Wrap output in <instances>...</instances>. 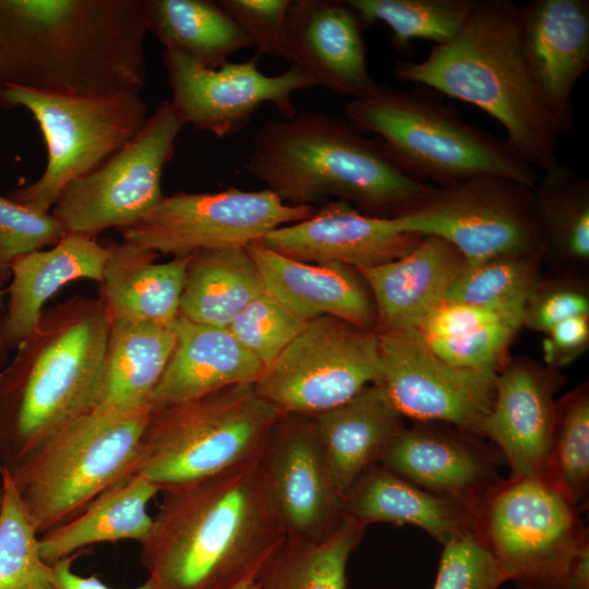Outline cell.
<instances>
[{
  "mask_svg": "<svg viewBox=\"0 0 589 589\" xmlns=\"http://www.w3.org/2000/svg\"><path fill=\"white\" fill-rule=\"evenodd\" d=\"M244 169L287 204L337 196L377 217L401 215L432 187L406 173L346 118L316 111L263 124Z\"/></svg>",
  "mask_w": 589,
  "mask_h": 589,
  "instance_id": "obj_3",
  "label": "cell"
},
{
  "mask_svg": "<svg viewBox=\"0 0 589 589\" xmlns=\"http://www.w3.org/2000/svg\"><path fill=\"white\" fill-rule=\"evenodd\" d=\"M467 263L447 241L423 237L407 254L385 264L357 269L376 309V333L414 327L443 300Z\"/></svg>",
  "mask_w": 589,
  "mask_h": 589,
  "instance_id": "obj_25",
  "label": "cell"
},
{
  "mask_svg": "<svg viewBox=\"0 0 589 589\" xmlns=\"http://www.w3.org/2000/svg\"><path fill=\"white\" fill-rule=\"evenodd\" d=\"M160 489L133 473L96 496L79 515L39 537L41 558L52 565L88 545L137 541L148 536L153 516L147 506Z\"/></svg>",
  "mask_w": 589,
  "mask_h": 589,
  "instance_id": "obj_31",
  "label": "cell"
},
{
  "mask_svg": "<svg viewBox=\"0 0 589 589\" xmlns=\"http://www.w3.org/2000/svg\"><path fill=\"white\" fill-rule=\"evenodd\" d=\"M380 377L377 333L320 316L264 366L254 387L284 414L313 417L350 400Z\"/></svg>",
  "mask_w": 589,
  "mask_h": 589,
  "instance_id": "obj_13",
  "label": "cell"
},
{
  "mask_svg": "<svg viewBox=\"0 0 589 589\" xmlns=\"http://www.w3.org/2000/svg\"><path fill=\"white\" fill-rule=\"evenodd\" d=\"M1 490L0 589H55L51 565L40 556L39 534L5 468L1 474Z\"/></svg>",
  "mask_w": 589,
  "mask_h": 589,
  "instance_id": "obj_39",
  "label": "cell"
},
{
  "mask_svg": "<svg viewBox=\"0 0 589 589\" xmlns=\"http://www.w3.org/2000/svg\"><path fill=\"white\" fill-rule=\"evenodd\" d=\"M519 11L510 0H477L455 38L421 61H397L393 74L483 110L520 158L544 171L560 163V134L522 53Z\"/></svg>",
  "mask_w": 589,
  "mask_h": 589,
  "instance_id": "obj_4",
  "label": "cell"
},
{
  "mask_svg": "<svg viewBox=\"0 0 589 589\" xmlns=\"http://www.w3.org/2000/svg\"><path fill=\"white\" fill-rule=\"evenodd\" d=\"M544 254L585 264L589 260V182L557 163L531 189Z\"/></svg>",
  "mask_w": 589,
  "mask_h": 589,
  "instance_id": "obj_34",
  "label": "cell"
},
{
  "mask_svg": "<svg viewBox=\"0 0 589 589\" xmlns=\"http://www.w3.org/2000/svg\"><path fill=\"white\" fill-rule=\"evenodd\" d=\"M156 256V252L124 240L108 245L98 298L110 320L170 326L179 316L190 255L165 263H155Z\"/></svg>",
  "mask_w": 589,
  "mask_h": 589,
  "instance_id": "obj_30",
  "label": "cell"
},
{
  "mask_svg": "<svg viewBox=\"0 0 589 589\" xmlns=\"http://www.w3.org/2000/svg\"><path fill=\"white\" fill-rule=\"evenodd\" d=\"M344 518L364 528L376 522L416 526L442 545L474 532L476 522L469 506L429 492L382 465L349 490Z\"/></svg>",
  "mask_w": 589,
  "mask_h": 589,
  "instance_id": "obj_28",
  "label": "cell"
},
{
  "mask_svg": "<svg viewBox=\"0 0 589 589\" xmlns=\"http://www.w3.org/2000/svg\"><path fill=\"white\" fill-rule=\"evenodd\" d=\"M175 345L171 326L110 320L89 410L105 412L151 406L152 394Z\"/></svg>",
  "mask_w": 589,
  "mask_h": 589,
  "instance_id": "obj_29",
  "label": "cell"
},
{
  "mask_svg": "<svg viewBox=\"0 0 589 589\" xmlns=\"http://www.w3.org/2000/svg\"><path fill=\"white\" fill-rule=\"evenodd\" d=\"M287 539L321 541L344 520L339 490L311 417L284 414L261 457Z\"/></svg>",
  "mask_w": 589,
  "mask_h": 589,
  "instance_id": "obj_17",
  "label": "cell"
},
{
  "mask_svg": "<svg viewBox=\"0 0 589 589\" xmlns=\"http://www.w3.org/2000/svg\"><path fill=\"white\" fill-rule=\"evenodd\" d=\"M474 515V534L520 589H564L589 541L578 508L540 478L503 479Z\"/></svg>",
  "mask_w": 589,
  "mask_h": 589,
  "instance_id": "obj_10",
  "label": "cell"
},
{
  "mask_svg": "<svg viewBox=\"0 0 589 589\" xmlns=\"http://www.w3.org/2000/svg\"><path fill=\"white\" fill-rule=\"evenodd\" d=\"M147 34L143 0H0V89L140 93Z\"/></svg>",
  "mask_w": 589,
  "mask_h": 589,
  "instance_id": "obj_2",
  "label": "cell"
},
{
  "mask_svg": "<svg viewBox=\"0 0 589 589\" xmlns=\"http://www.w3.org/2000/svg\"><path fill=\"white\" fill-rule=\"evenodd\" d=\"M522 325L521 320L507 318L461 336L424 340L436 356L449 364L498 372L503 353Z\"/></svg>",
  "mask_w": 589,
  "mask_h": 589,
  "instance_id": "obj_43",
  "label": "cell"
},
{
  "mask_svg": "<svg viewBox=\"0 0 589 589\" xmlns=\"http://www.w3.org/2000/svg\"><path fill=\"white\" fill-rule=\"evenodd\" d=\"M422 238L405 231L396 217L371 216L337 200L304 220L268 232L260 241L303 262H337L362 269L401 257Z\"/></svg>",
  "mask_w": 589,
  "mask_h": 589,
  "instance_id": "obj_20",
  "label": "cell"
},
{
  "mask_svg": "<svg viewBox=\"0 0 589 589\" xmlns=\"http://www.w3.org/2000/svg\"><path fill=\"white\" fill-rule=\"evenodd\" d=\"M543 255L540 248L466 265L444 299L525 313L529 297L541 281Z\"/></svg>",
  "mask_w": 589,
  "mask_h": 589,
  "instance_id": "obj_37",
  "label": "cell"
},
{
  "mask_svg": "<svg viewBox=\"0 0 589 589\" xmlns=\"http://www.w3.org/2000/svg\"><path fill=\"white\" fill-rule=\"evenodd\" d=\"M63 236L51 212H37L0 195V289L17 257L52 247Z\"/></svg>",
  "mask_w": 589,
  "mask_h": 589,
  "instance_id": "obj_41",
  "label": "cell"
},
{
  "mask_svg": "<svg viewBox=\"0 0 589 589\" xmlns=\"http://www.w3.org/2000/svg\"><path fill=\"white\" fill-rule=\"evenodd\" d=\"M332 474L347 495L368 471L381 465L402 417L378 383L364 387L350 400L311 417Z\"/></svg>",
  "mask_w": 589,
  "mask_h": 589,
  "instance_id": "obj_27",
  "label": "cell"
},
{
  "mask_svg": "<svg viewBox=\"0 0 589 589\" xmlns=\"http://www.w3.org/2000/svg\"><path fill=\"white\" fill-rule=\"evenodd\" d=\"M259 58L255 53L244 62L227 61L211 69L164 49L161 61L171 91L169 103L185 125L217 137L247 128L262 104H273L283 118L293 117L292 94L316 83L294 64L281 74L266 75L257 68Z\"/></svg>",
  "mask_w": 589,
  "mask_h": 589,
  "instance_id": "obj_16",
  "label": "cell"
},
{
  "mask_svg": "<svg viewBox=\"0 0 589 589\" xmlns=\"http://www.w3.org/2000/svg\"><path fill=\"white\" fill-rule=\"evenodd\" d=\"M589 342V315L564 320L546 333L543 340L545 362L553 368L565 365L581 354Z\"/></svg>",
  "mask_w": 589,
  "mask_h": 589,
  "instance_id": "obj_47",
  "label": "cell"
},
{
  "mask_svg": "<svg viewBox=\"0 0 589 589\" xmlns=\"http://www.w3.org/2000/svg\"><path fill=\"white\" fill-rule=\"evenodd\" d=\"M151 406L87 412L7 469L39 537L79 515L96 496L133 474Z\"/></svg>",
  "mask_w": 589,
  "mask_h": 589,
  "instance_id": "obj_8",
  "label": "cell"
},
{
  "mask_svg": "<svg viewBox=\"0 0 589 589\" xmlns=\"http://www.w3.org/2000/svg\"><path fill=\"white\" fill-rule=\"evenodd\" d=\"M256 49L290 62L287 45V14L290 0H217Z\"/></svg>",
  "mask_w": 589,
  "mask_h": 589,
  "instance_id": "obj_44",
  "label": "cell"
},
{
  "mask_svg": "<svg viewBox=\"0 0 589 589\" xmlns=\"http://www.w3.org/2000/svg\"><path fill=\"white\" fill-rule=\"evenodd\" d=\"M141 562L154 589L256 581L287 540L261 458L164 490Z\"/></svg>",
  "mask_w": 589,
  "mask_h": 589,
  "instance_id": "obj_1",
  "label": "cell"
},
{
  "mask_svg": "<svg viewBox=\"0 0 589 589\" xmlns=\"http://www.w3.org/2000/svg\"><path fill=\"white\" fill-rule=\"evenodd\" d=\"M532 188L497 175L432 185L397 216L400 227L450 243L467 266L543 248Z\"/></svg>",
  "mask_w": 589,
  "mask_h": 589,
  "instance_id": "obj_11",
  "label": "cell"
},
{
  "mask_svg": "<svg viewBox=\"0 0 589 589\" xmlns=\"http://www.w3.org/2000/svg\"><path fill=\"white\" fill-rule=\"evenodd\" d=\"M184 125L169 100L160 103L132 140L63 189L51 209L62 232L96 238L158 205L164 169Z\"/></svg>",
  "mask_w": 589,
  "mask_h": 589,
  "instance_id": "obj_12",
  "label": "cell"
},
{
  "mask_svg": "<svg viewBox=\"0 0 589 589\" xmlns=\"http://www.w3.org/2000/svg\"><path fill=\"white\" fill-rule=\"evenodd\" d=\"M377 335V383L402 418L447 424L482 437V425L494 399L496 371L447 363L414 327Z\"/></svg>",
  "mask_w": 589,
  "mask_h": 589,
  "instance_id": "obj_15",
  "label": "cell"
},
{
  "mask_svg": "<svg viewBox=\"0 0 589 589\" xmlns=\"http://www.w3.org/2000/svg\"><path fill=\"white\" fill-rule=\"evenodd\" d=\"M110 317L103 301L81 294L41 313L0 371V454L11 469L60 428L87 412Z\"/></svg>",
  "mask_w": 589,
  "mask_h": 589,
  "instance_id": "obj_5",
  "label": "cell"
},
{
  "mask_svg": "<svg viewBox=\"0 0 589 589\" xmlns=\"http://www.w3.org/2000/svg\"><path fill=\"white\" fill-rule=\"evenodd\" d=\"M283 417L254 384L151 407L134 473L160 492L223 473L261 458Z\"/></svg>",
  "mask_w": 589,
  "mask_h": 589,
  "instance_id": "obj_7",
  "label": "cell"
},
{
  "mask_svg": "<svg viewBox=\"0 0 589 589\" xmlns=\"http://www.w3.org/2000/svg\"><path fill=\"white\" fill-rule=\"evenodd\" d=\"M308 322L263 292L226 328L248 352L266 366L297 337Z\"/></svg>",
  "mask_w": 589,
  "mask_h": 589,
  "instance_id": "obj_40",
  "label": "cell"
},
{
  "mask_svg": "<svg viewBox=\"0 0 589 589\" xmlns=\"http://www.w3.org/2000/svg\"><path fill=\"white\" fill-rule=\"evenodd\" d=\"M79 553L61 558L51 565V579L55 589H112L105 585L97 576L83 577L72 570V565ZM133 589H154L147 579Z\"/></svg>",
  "mask_w": 589,
  "mask_h": 589,
  "instance_id": "obj_48",
  "label": "cell"
},
{
  "mask_svg": "<svg viewBox=\"0 0 589 589\" xmlns=\"http://www.w3.org/2000/svg\"><path fill=\"white\" fill-rule=\"evenodd\" d=\"M577 315H589V298L582 287L540 281L527 301L524 324L546 334L560 322Z\"/></svg>",
  "mask_w": 589,
  "mask_h": 589,
  "instance_id": "obj_46",
  "label": "cell"
},
{
  "mask_svg": "<svg viewBox=\"0 0 589 589\" xmlns=\"http://www.w3.org/2000/svg\"><path fill=\"white\" fill-rule=\"evenodd\" d=\"M363 27L382 22L390 31L394 49L409 55L414 40L444 45L471 16L477 0H347Z\"/></svg>",
  "mask_w": 589,
  "mask_h": 589,
  "instance_id": "obj_36",
  "label": "cell"
},
{
  "mask_svg": "<svg viewBox=\"0 0 589 589\" xmlns=\"http://www.w3.org/2000/svg\"><path fill=\"white\" fill-rule=\"evenodd\" d=\"M503 457L481 436L442 423L416 422L402 428L381 465L440 496L477 506L503 480Z\"/></svg>",
  "mask_w": 589,
  "mask_h": 589,
  "instance_id": "obj_18",
  "label": "cell"
},
{
  "mask_svg": "<svg viewBox=\"0 0 589 589\" xmlns=\"http://www.w3.org/2000/svg\"><path fill=\"white\" fill-rule=\"evenodd\" d=\"M507 318L524 324V313L443 299L423 314L414 328L425 340L447 339Z\"/></svg>",
  "mask_w": 589,
  "mask_h": 589,
  "instance_id": "obj_45",
  "label": "cell"
},
{
  "mask_svg": "<svg viewBox=\"0 0 589 589\" xmlns=\"http://www.w3.org/2000/svg\"><path fill=\"white\" fill-rule=\"evenodd\" d=\"M176 345L151 397V407L187 401L240 384H254L264 365L227 328L178 316Z\"/></svg>",
  "mask_w": 589,
  "mask_h": 589,
  "instance_id": "obj_26",
  "label": "cell"
},
{
  "mask_svg": "<svg viewBox=\"0 0 589 589\" xmlns=\"http://www.w3.org/2000/svg\"><path fill=\"white\" fill-rule=\"evenodd\" d=\"M263 292L259 271L245 247L201 250L189 257L179 316L226 328Z\"/></svg>",
  "mask_w": 589,
  "mask_h": 589,
  "instance_id": "obj_32",
  "label": "cell"
},
{
  "mask_svg": "<svg viewBox=\"0 0 589 589\" xmlns=\"http://www.w3.org/2000/svg\"><path fill=\"white\" fill-rule=\"evenodd\" d=\"M108 247L96 238L64 235L50 249L36 250L17 257L11 265L9 300L0 318L3 347L16 349L33 332L44 305L65 285L103 277Z\"/></svg>",
  "mask_w": 589,
  "mask_h": 589,
  "instance_id": "obj_24",
  "label": "cell"
},
{
  "mask_svg": "<svg viewBox=\"0 0 589 589\" xmlns=\"http://www.w3.org/2000/svg\"><path fill=\"white\" fill-rule=\"evenodd\" d=\"M3 469H4V465H3L1 454H0V478H1V474L3 472ZM2 500H3V495H2V490L0 489V514H1V509H2Z\"/></svg>",
  "mask_w": 589,
  "mask_h": 589,
  "instance_id": "obj_52",
  "label": "cell"
},
{
  "mask_svg": "<svg viewBox=\"0 0 589 589\" xmlns=\"http://www.w3.org/2000/svg\"><path fill=\"white\" fill-rule=\"evenodd\" d=\"M315 211L287 204L268 189L178 192L165 195L152 211L118 231L124 241L181 257L201 250L245 247Z\"/></svg>",
  "mask_w": 589,
  "mask_h": 589,
  "instance_id": "obj_14",
  "label": "cell"
},
{
  "mask_svg": "<svg viewBox=\"0 0 589 589\" xmlns=\"http://www.w3.org/2000/svg\"><path fill=\"white\" fill-rule=\"evenodd\" d=\"M579 512L588 505L589 396L582 386L557 402L556 426L543 477Z\"/></svg>",
  "mask_w": 589,
  "mask_h": 589,
  "instance_id": "obj_38",
  "label": "cell"
},
{
  "mask_svg": "<svg viewBox=\"0 0 589 589\" xmlns=\"http://www.w3.org/2000/svg\"><path fill=\"white\" fill-rule=\"evenodd\" d=\"M264 292L299 317L332 316L375 330L373 296L360 273L337 262L310 263L276 252L260 240L245 245Z\"/></svg>",
  "mask_w": 589,
  "mask_h": 589,
  "instance_id": "obj_23",
  "label": "cell"
},
{
  "mask_svg": "<svg viewBox=\"0 0 589 589\" xmlns=\"http://www.w3.org/2000/svg\"><path fill=\"white\" fill-rule=\"evenodd\" d=\"M345 118L372 134L409 176L434 187L497 175L533 188L538 172L508 142L465 121L438 93L377 84L344 106Z\"/></svg>",
  "mask_w": 589,
  "mask_h": 589,
  "instance_id": "obj_6",
  "label": "cell"
},
{
  "mask_svg": "<svg viewBox=\"0 0 589 589\" xmlns=\"http://www.w3.org/2000/svg\"><path fill=\"white\" fill-rule=\"evenodd\" d=\"M564 589H589V541L576 556L567 575Z\"/></svg>",
  "mask_w": 589,
  "mask_h": 589,
  "instance_id": "obj_49",
  "label": "cell"
},
{
  "mask_svg": "<svg viewBox=\"0 0 589 589\" xmlns=\"http://www.w3.org/2000/svg\"><path fill=\"white\" fill-rule=\"evenodd\" d=\"M231 589H262V587L260 586L257 581H253V582L240 585Z\"/></svg>",
  "mask_w": 589,
  "mask_h": 589,
  "instance_id": "obj_51",
  "label": "cell"
},
{
  "mask_svg": "<svg viewBox=\"0 0 589 589\" xmlns=\"http://www.w3.org/2000/svg\"><path fill=\"white\" fill-rule=\"evenodd\" d=\"M148 33L165 50L217 69L238 50L252 47L237 23L211 0H143Z\"/></svg>",
  "mask_w": 589,
  "mask_h": 589,
  "instance_id": "obj_33",
  "label": "cell"
},
{
  "mask_svg": "<svg viewBox=\"0 0 589 589\" xmlns=\"http://www.w3.org/2000/svg\"><path fill=\"white\" fill-rule=\"evenodd\" d=\"M432 589H498L506 581L474 532L446 543Z\"/></svg>",
  "mask_w": 589,
  "mask_h": 589,
  "instance_id": "obj_42",
  "label": "cell"
},
{
  "mask_svg": "<svg viewBox=\"0 0 589 589\" xmlns=\"http://www.w3.org/2000/svg\"><path fill=\"white\" fill-rule=\"evenodd\" d=\"M4 291H2L0 289V308L2 306V296H3ZM7 353H8V350L3 347L1 340H0V371H1V368L7 362Z\"/></svg>",
  "mask_w": 589,
  "mask_h": 589,
  "instance_id": "obj_50",
  "label": "cell"
},
{
  "mask_svg": "<svg viewBox=\"0 0 589 589\" xmlns=\"http://www.w3.org/2000/svg\"><path fill=\"white\" fill-rule=\"evenodd\" d=\"M0 107L27 110L43 135L44 172L7 195L41 213H50L68 184L132 140L148 118L147 105L137 92L62 95L9 86L0 89Z\"/></svg>",
  "mask_w": 589,
  "mask_h": 589,
  "instance_id": "obj_9",
  "label": "cell"
},
{
  "mask_svg": "<svg viewBox=\"0 0 589 589\" xmlns=\"http://www.w3.org/2000/svg\"><path fill=\"white\" fill-rule=\"evenodd\" d=\"M520 44L558 134L574 125L572 95L589 69V1L532 0L520 7Z\"/></svg>",
  "mask_w": 589,
  "mask_h": 589,
  "instance_id": "obj_19",
  "label": "cell"
},
{
  "mask_svg": "<svg viewBox=\"0 0 589 589\" xmlns=\"http://www.w3.org/2000/svg\"><path fill=\"white\" fill-rule=\"evenodd\" d=\"M364 527L344 518L321 541L286 540L257 578L262 589H347V565Z\"/></svg>",
  "mask_w": 589,
  "mask_h": 589,
  "instance_id": "obj_35",
  "label": "cell"
},
{
  "mask_svg": "<svg viewBox=\"0 0 589 589\" xmlns=\"http://www.w3.org/2000/svg\"><path fill=\"white\" fill-rule=\"evenodd\" d=\"M556 380L531 363L498 371L481 435L496 447L510 477L543 479L557 418Z\"/></svg>",
  "mask_w": 589,
  "mask_h": 589,
  "instance_id": "obj_22",
  "label": "cell"
},
{
  "mask_svg": "<svg viewBox=\"0 0 589 589\" xmlns=\"http://www.w3.org/2000/svg\"><path fill=\"white\" fill-rule=\"evenodd\" d=\"M364 27L347 1L290 0L287 45L290 64L334 93L359 98L376 83L370 75Z\"/></svg>",
  "mask_w": 589,
  "mask_h": 589,
  "instance_id": "obj_21",
  "label": "cell"
}]
</instances>
